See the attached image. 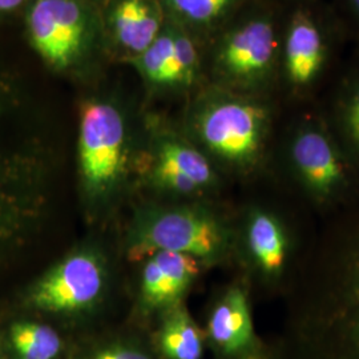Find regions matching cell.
Masks as SVG:
<instances>
[{
  "mask_svg": "<svg viewBox=\"0 0 359 359\" xmlns=\"http://www.w3.org/2000/svg\"><path fill=\"white\" fill-rule=\"evenodd\" d=\"M114 28L120 44L142 53L158 36L160 18L149 0H121L114 13Z\"/></svg>",
  "mask_w": 359,
  "mask_h": 359,
  "instance_id": "cell-15",
  "label": "cell"
},
{
  "mask_svg": "<svg viewBox=\"0 0 359 359\" xmlns=\"http://www.w3.org/2000/svg\"><path fill=\"white\" fill-rule=\"evenodd\" d=\"M344 129L353 152L359 158V79L347 93L342 112Z\"/></svg>",
  "mask_w": 359,
  "mask_h": 359,
  "instance_id": "cell-21",
  "label": "cell"
},
{
  "mask_svg": "<svg viewBox=\"0 0 359 359\" xmlns=\"http://www.w3.org/2000/svg\"><path fill=\"white\" fill-rule=\"evenodd\" d=\"M276 359H359V196L293 269Z\"/></svg>",
  "mask_w": 359,
  "mask_h": 359,
  "instance_id": "cell-1",
  "label": "cell"
},
{
  "mask_svg": "<svg viewBox=\"0 0 359 359\" xmlns=\"http://www.w3.org/2000/svg\"><path fill=\"white\" fill-rule=\"evenodd\" d=\"M208 335L213 345L229 357H240L255 347L253 320L241 287H231L218 301L209 317Z\"/></svg>",
  "mask_w": 359,
  "mask_h": 359,
  "instance_id": "cell-13",
  "label": "cell"
},
{
  "mask_svg": "<svg viewBox=\"0 0 359 359\" xmlns=\"http://www.w3.org/2000/svg\"><path fill=\"white\" fill-rule=\"evenodd\" d=\"M175 39V62L179 74V84H191L197 69V51L191 39L184 35H173Z\"/></svg>",
  "mask_w": 359,
  "mask_h": 359,
  "instance_id": "cell-20",
  "label": "cell"
},
{
  "mask_svg": "<svg viewBox=\"0 0 359 359\" xmlns=\"http://www.w3.org/2000/svg\"><path fill=\"white\" fill-rule=\"evenodd\" d=\"M154 176L160 187L180 194L200 192L215 182V172L205 156L176 140L160 145Z\"/></svg>",
  "mask_w": 359,
  "mask_h": 359,
  "instance_id": "cell-12",
  "label": "cell"
},
{
  "mask_svg": "<svg viewBox=\"0 0 359 359\" xmlns=\"http://www.w3.org/2000/svg\"><path fill=\"white\" fill-rule=\"evenodd\" d=\"M28 27L35 48L56 68L72 65L83 50L86 16L76 0H38Z\"/></svg>",
  "mask_w": 359,
  "mask_h": 359,
  "instance_id": "cell-6",
  "label": "cell"
},
{
  "mask_svg": "<svg viewBox=\"0 0 359 359\" xmlns=\"http://www.w3.org/2000/svg\"><path fill=\"white\" fill-rule=\"evenodd\" d=\"M79 163L83 187L90 198L108 197L120 184L126 170V124L112 104H84Z\"/></svg>",
  "mask_w": 359,
  "mask_h": 359,
  "instance_id": "cell-3",
  "label": "cell"
},
{
  "mask_svg": "<svg viewBox=\"0 0 359 359\" xmlns=\"http://www.w3.org/2000/svg\"><path fill=\"white\" fill-rule=\"evenodd\" d=\"M276 53L274 26L266 19H255L226 38L218 63L226 76L238 81H256L269 74Z\"/></svg>",
  "mask_w": 359,
  "mask_h": 359,
  "instance_id": "cell-9",
  "label": "cell"
},
{
  "mask_svg": "<svg viewBox=\"0 0 359 359\" xmlns=\"http://www.w3.org/2000/svg\"><path fill=\"white\" fill-rule=\"evenodd\" d=\"M46 204L38 182L25 179L0 163V262L26 243Z\"/></svg>",
  "mask_w": 359,
  "mask_h": 359,
  "instance_id": "cell-8",
  "label": "cell"
},
{
  "mask_svg": "<svg viewBox=\"0 0 359 359\" xmlns=\"http://www.w3.org/2000/svg\"><path fill=\"white\" fill-rule=\"evenodd\" d=\"M200 261L188 255L157 252L147 258L142 270V294L152 308L173 306L200 273Z\"/></svg>",
  "mask_w": 359,
  "mask_h": 359,
  "instance_id": "cell-11",
  "label": "cell"
},
{
  "mask_svg": "<svg viewBox=\"0 0 359 359\" xmlns=\"http://www.w3.org/2000/svg\"><path fill=\"white\" fill-rule=\"evenodd\" d=\"M23 0H0V11H11L19 7Z\"/></svg>",
  "mask_w": 359,
  "mask_h": 359,
  "instance_id": "cell-24",
  "label": "cell"
},
{
  "mask_svg": "<svg viewBox=\"0 0 359 359\" xmlns=\"http://www.w3.org/2000/svg\"><path fill=\"white\" fill-rule=\"evenodd\" d=\"M136 65L144 77L154 84H177L173 34L157 36L145 51L139 53Z\"/></svg>",
  "mask_w": 359,
  "mask_h": 359,
  "instance_id": "cell-18",
  "label": "cell"
},
{
  "mask_svg": "<svg viewBox=\"0 0 359 359\" xmlns=\"http://www.w3.org/2000/svg\"><path fill=\"white\" fill-rule=\"evenodd\" d=\"M326 47L320 27L308 13L293 15L285 38L283 65L289 84L304 90L320 76L325 65Z\"/></svg>",
  "mask_w": 359,
  "mask_h": 359,
  "instance_id": "cell-10",
  "label": "cell"
},
{
  "mask_svg": "<svg viewBox=\"0 0 359 359\" xmlns=\"http://www.w3.org/2000/svg\"><path fill=\"white\" fill-rule=\"evenodd\" d=\"M228 246V231L210 212L196 206L168 208L139 218L129 237V257L136 261L157 252H175L215 262L225 256Z\"/></svg>",
  "mask_w": 359,
  "mask_h": 359,
  "instance_id": "cell-2",
  "label": "cell"
},
{
  "mask_svg": "<svg viewBox=\"0 0 359 359\" xmlns=\"http://www.w3.org/2000/svg\"><path fill=\"white\" fill-rule=\"evenodd\" d=\"M160 330V347L168 359H201L204 339L189 313L179 305L170 306Z\"/></svg>",
  "mask_w": 359,
  "mask_h": 359,
  "instance_id": "cell-16",
  "label": "cell"
},
{
  "mask_svg": "<svg viewBox=\"0 0 359 359\" xmlns=\"http://www.w3.org/2000/svg\"><path fill=\"white\" fill-rule=\"evenodd\" d=\"M240 359H276V357H270L269 354H266L265 351L257 350L256 347H253L248 353L240 355Z\"/></svg>",
  "mask_w": 359,
  "mask_h": 359,
  "instance_id": "cell-23",
  "label": "cell"
},
{
  "mask_svg": "<svg viewBox=\"0 0 359 359\" xmlns=\"http://www.w3.org/2000/svg\"><path fill=\"white\" fill-rule=\"evenodd\" d=\"M290 157L298 179L318 201H329L344 189V160L323 129L317 126L299 129L290 147Z\"/></svg>",
  "mask_w": 359,
  "mask_h": 359,
  "instance_id": "cell-7",
  "label": "cell"
},
{
  "mask_svg": "<svg viewBox=\"0 0 359 359\" xmlns=\"http://www.w3.org/2000/svg\"><path fill=\"white\" fill-rule=\"evenodd\" d=\"M104 286L102 258L90 250H80L47 271L31 290L29 301L47 313H75L93 306Z\"/></svg>",
  "mask_w": 359,
  "mask_h": 359,
  "instance_id": "cell-5",
  "label": "cell"
},
{
  "mask_svg": "<svg viewBox=\"0 0 359 359\" xmlns=\"http://www.w3.org/2000/svg\"><path fill=\"white\" fill-rule=\"evenodd\" d=\"M172 7L188 20L205 25L222 16L234 0H169Z\"/></svg>",
  "mask_w": 359,
  "mask_h": 359,
  "instance_id": "cell-19",
  "label": "cell"
},
{
  "mask_svg": "<svg viewBox=\"0 0 359 359\" xmlns=\"http://www.w3.org/2000/svg\"><path fill=\"white\" fill-rule=\"evenodd\" d=\"M350 1H351V4H353L354 10H355L359 15V0H350Z\"/></svg>",
  "mask_w": 359,
  "mask_h": 359,
  "instance_id": "cell-25",
  "label": "cell"
},
{
  "mask_svg": "<svg viewBox=\"0 0 359 359\" xmlns=\"http://www.w3.org/2000/svg\"><path fill=\"white\" fill-rule=\"evenodd\" d=\"M246 244L255 265L264 276H283L289 259V240L278 218L265 210L253 212L246 226Z\"/></svg>",
  "mask_w": 359,
  "mask_h": 359,
  "instance_id": "cell-14",
  "label": "cell"
},
{
  "mask_svg": "<svg viewBox=\"0 0 359 359\" xmlns=\"http://www.w3.org/2000/svg\"><path fill=\"white\" fill-rule=\"evenodd\" d=\"M269 115L261 104L221 99L206 104L197 117V132L206 148L233 167L255 165L262 154Z\"/></svg>",
  "mask_w": 359,
  "mask_h": 359,
  "instance_id": "cell-4",
  "label": "cell"
},
{
  "mask_svg": "<svg viewBox=\"0 0 359 359\" xmlns=\"http://www.w3.org/2000/svg\"><path fill=\"white\" fill-rule=\"evenodd\" d=\"M10 342L18 359H55L62 350V339L56 330L36 322L13 323Z\"/></svg>",
  "mask_w": 359,
  "mask_h": 359,
  "instance_id": "cell-17",
  "label": "cell"
},
{
  "mask_svg": "<svg viewBox=\"0 0 359 359\" xmlns=\"http://www.w3.org/2000/svg\"><path fill=\"white\" fill-rule=\"evenodd\" d=\"M92 359H151L140 350L130 347H109L97 353Z\"/></svg>",
  "mask_w": 359,
  "mask_h": 359,
  "instance_id": "cell-22",
  "label": "cell"
}]
</instances>
